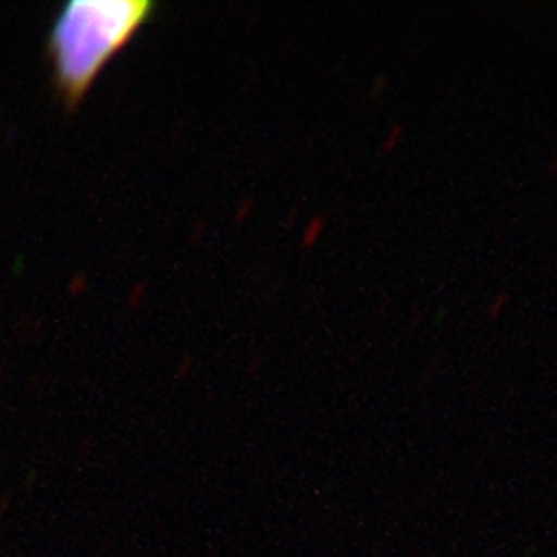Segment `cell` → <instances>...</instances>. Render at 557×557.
<instances>
[{
  "label": "cell",
  "mask_w": 557,
  "mask_h": 557,
  "mask_svg": "<svg viewBox=\"0 0 557 557\" xmlns=\"http://www.w3.org/2000/svg\"><path fill=\"white\" fill-rule=\"evenodd\" d=\"M153 14L145 0H73L47 35L54 89L67 112H75L98 75Z\"/></svg>",
  "instance_id": "obj_1"
}]
</instances>
